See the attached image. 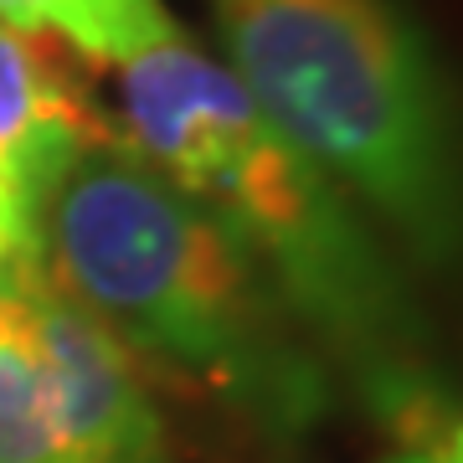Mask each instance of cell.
I'll use <instances>...</instances> for the list:
<instances>
[{"instance_id": "3957f363", "label": "cell", "mask_w": 463, "mask_h": 463, "mask_svg": "<svg viewBox=\"0 0 463 463\" xmlns=\"http://www.w3.org/2000/svg\"><path fill=\"white\" fill-rule=\"evenodd\" d=\"M227 72L335 185L376 206L422 258L458 232L438 78L392 0H212Z\"/></svg>"}, {"instance_id": "5b68a950", "label": "cell", "mask_w": 463, "mask_h": 463, "mask_svg": "<svg viewBox=\"0 0 463 463\" xmlns=\"http://www.w3.org/2000/svg\"><path fill=\"white\" fill-rule=\"evenodd\" d=\"M83 124L21 32L0 26V237L11 263L42 258V212L67 160L83 149Z\"/></svg>"}, {"instance_id": "52a82bcc", "label": "cell", "mask_w": 463, "mask_h": 463, "mask_svg": "<svg viewBox=\"0 0 463 463\" xmlns=\"http://www.w3.org/2000/svg\"><path fill=\"white\" fill-rule=\"evenodd\" d=\"M170 11L160 0H0V26L11 32H62L99 62H118L145 42Z\"/></svg>"}, {"instance_id": "ba28073f", "label": "cell", "mask_w": 463, "mask_h": 463, "mask_svg": "<svg viewBox=\"0 0 463 463\" xmlns=\"http://www.w3.org/2000/svg\"><path fill=\"white\" fill-rule=\"evenodd\" d=\"M386 463H463V448H458V432H432V438H417L407 453H397V458Z\"/></svg>"}, {"instance_id": "277c9868", "label": "cell", "mask_w": 463, "mask_h": 463, "mask_svg": "<svg viewBox=\"0 0 463 463\" xmlns=\"http://www.w3.org/2000/svg\"><path fill=\"white\" fill-rule=\"evenodd\" d=\"M5 288L26 309L47 361L62 463H170L160 412L129 350L52 279L42 258L5 263Z\"/></svg>"}, {"instance_id": "6da1fadb", "label": "cell", "mask_w": 463, "mask_h": 463, "mask_svg": "<svg viewBox=\"0 0 463 463\" xmlns=\"http://www.w3.org/2000/svg\"><path fill=\"white\" fill-rule=\"evenodd\" d=\"M118 88L129 145L258 258L288 315L365 381L381 412L417 438L448 432L407 288L345 191L175 21L118 57Z\"/></svg>"}, {"instance_id": "8992f818", "label": "cell", "mask_w": 463, "mask_h": 463, "mask_svg": "<svg viewBox=\"0 0 463 463\" xmlns=\"http://www.w3.org/2000/svg\"><path fill=\"white\" fill-rule=\"evenodd\" d=\"M0 463H62L52 376L16 294L0 283Z\"/></svg>"}, {"instance_id": "9c48e42d", "label": "cell", "mask_w": 463, "mask_h": 463, "mask_svg": "<svg viewBox=\"0 0 463 463\" xmlns=\"http://www.w3.org/2000/svg\"><path fill=\"white\" fill-rule=\"evenodd\" d=\"M5 263H11V248H5V237H0V283H5Z\"/></svg>"}, {"instance_id": "7a4b0ae2", "label": "cell", "mask_w": 463, "mask_h": 463, "mask_svg": "<svg viewBox=\"0 0 463 463\" xmlns=\"http://www.w3.org/2000/svg\"><path fill=\"white\" fill-rule=\"evenodd\" d=\"M42 268L129 355L252 422L298 432L325 412V371L273 279L129 139H88L67 160L42 212Z\"/></svg>"}]
</instances>
